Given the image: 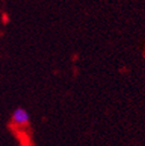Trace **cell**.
I'll return each instance as SVG.
<instances>
[{
    "mask_svg": "<svg viewBox=\"0 0 145 146\" xmlns=\"http://www.w3.org/2000/svg\"><path fill=\"white\" fill-rule=\"evenodd\" d=\"M12 119H13V123L17 126H26L29 123V114L27 113L26 109L17 108L13 113Z\"/></svg>",
    "mask_w": 145,
    "mask_h": 146,
    "instance_id": "cell-1",
    "label": "cell"
},
{
    "mask_svg": "<svg viewBox=\"0 0 145 146\" xmlns=\"http://www.w3.org/2000/svg\"><path fill=\"white\" fill-rule=\"evenodd\" d=\"M144 56H145V54H144Z\"/></svg>",
    "mask_w": 145,
    "mask_h": 146,
    "instance_id": "cell-2",
    "label": "cell"
}]
</instances>
